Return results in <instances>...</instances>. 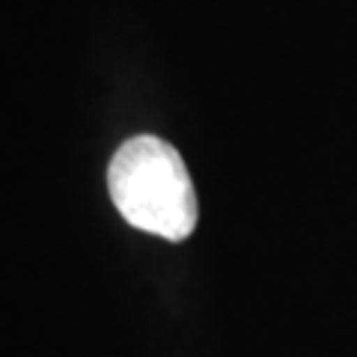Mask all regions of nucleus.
Returning a JSON list of instances; mask_svg holds the SVG:
<instances>
[{"instance_id": "nucleus-1", "label": "nucleus", "mask_w": 357, "mask_h": 357, "mask_svg": "<svg viewBox=\"0 0 357 357\" xmlns=\"http://www.w3.org/2000/svg\"><path fill=\"white\" fill-rule=\"evenodd\" d=\"M110 199L131 227L182 241L197 227V194L188 167L161 137L126 140L107 167Z\"/></svg>"}]
</instances>
